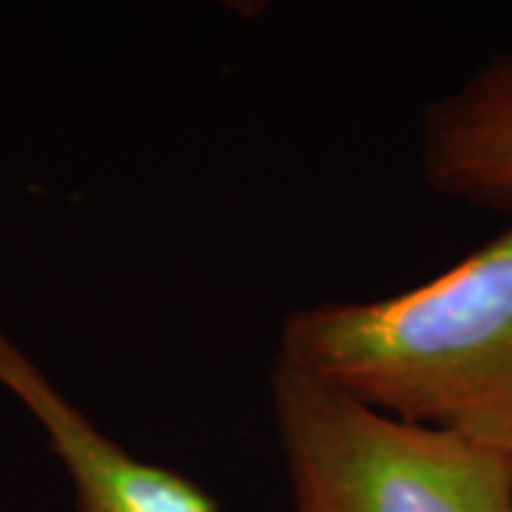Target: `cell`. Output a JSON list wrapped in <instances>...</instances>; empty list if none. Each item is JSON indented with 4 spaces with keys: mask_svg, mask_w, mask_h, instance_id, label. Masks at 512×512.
I'll return each instance as SVG.
<instances>
[{
    "mask_svg": "<svg viewBox=\"0 0 512 512\" xmlns=\"http://www.w3.org/2000/svg\"><path fill=\"white\" fill-rule=\"evenodd\" d=\"M279 356L393 419L512 453V222L419 288L296 308Z\"/></svg>",
    "mask_w": 512,
    "mask_h": 512,
    "instance_id": "cell-1",
    "label": "cell"
},
{
    "mask_svg": "<svg viewBox=\"0 0 512 512\" xmlns=\"http://www.w3.org/2000/svg\"><path fill=\"white\" fill-rule=\"evenodd\" d=\"M291 512H512V453L393 419L276 353Z\"/></svg>",
    "mask_w": 512,
    "mask_h": 512,
    "instance_id": "cell-2",
    "label": "cell"
},
{
    "mask_svg": "<svg viewBox=\"0 0 512 512\" xmlns=\"http://www.w3.org/2000/svg\"><path fill=\"white\" fill-rule=\"evenodd\" d=\"M0 387L18 399L74 487L77 512H220L217 501L163 464L131 456L109 439L46 370L0 330Z\"/></svg>",
    "mask_w": 512,
    "mask_h": 512,
    "instance_id": "cell-3",
    "label": "cell"
},
{
    "mask_svg": "<svg viewBox=\"0 0 512 512\" xmlns=\"http://www.w3.org/2000/svg\"><path fill=\"white\" fill-rule=\"evenodd\" d=\"M421 174L441 197L512 214V49L427 103Z\"/></svg>",
    "mask_w": 512,
    "mask_h": 512,
    "instance_id": "cell-4",
    "label": "cell"
}]
</instances>
